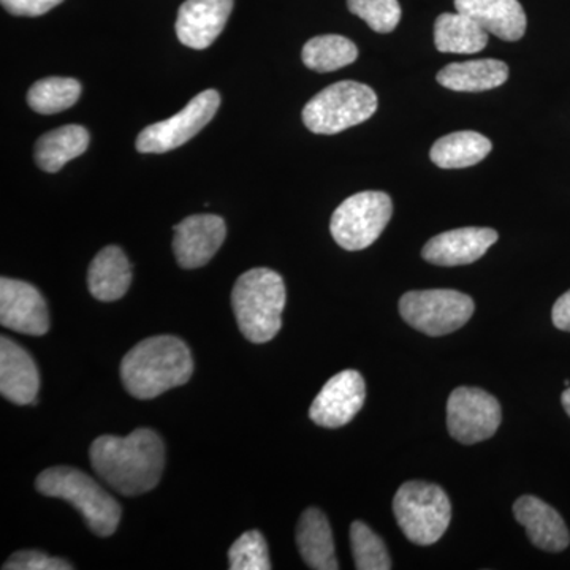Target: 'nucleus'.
Instances as JSON below:
<instances>
[{
    "label": "nucleus",
    "instance_id": "27",
    "mask_svg": "<svg viewBox=\"0 0 570 570\" xmlns=\"http://www.w3.org/2000/svg\"><path fill=\"white\" fill-rule=\"evenodd\" d=\"M351 546L355 568L358 570H390L392 560L384 540L363 521H354L351 527Z\"/></svg>",
    "mask_w": 570,
    "mask_h": 570
},
{
    "label": "nucleus",
    "instance_id": "21",
    "mask_svg": "<svg viewBox=\"0 0 570 570\" xmlns=\"http://www.w3.org/2000/svg\"><path fill=\"white\" fill-rule=\"evenodd\" d=\"M509 78L508 63L498 59L453 62L438 73V82L456 92H483L499 88Z\"/></svg>",
    "mask_w": 570,
    "mask_h": 570
},
{
    "label": "nucleus",
    "instance_id": "13",
    "mask_svg": "<svg viewBox=\"0 0 570 570\" xmlns=\"http://www.w3.org/2000/svg\"><path fill=\"white\" fill-rule=\"evenodd\" d=\"M176 261L184 269L202 268L225 242L227 227L216 214H195L174 227Z\"/></svg>",
    "mask_w": 570,
    "mask_h": 570
},
{
    "label": "nucleus",
    "instance_id": "29",
    "mask_svg": "<svg viewBox=\"0 0 570 570\" xmlns=\"http://www.w3.org/2000/svg\"><path fill=\"white\" fill-rule=\"evenodd\" d=\"M347 9L379 33L395 31L403 13L397 0H347Z\"/></svg>",
    "mask_w": 570,
    "mask_h": 570
},
{
    "label": "nucleus",
    "instance_id": "17",
    "mask_svg": "<svg viewBox=\"0 0 570 570\" xmlns=\"http://www.w3.org/2000/svg\"><path fill=\"white\" fill-rule=\"evenodd\" d=\"M513 515L524 527L528 538L540 550L562 551L568 549L570 534L560 513L535 497H521L513 504Z\"/></svg>",
    "mask_w": 570,
    "mask_h": 570
},
{
    "label": "nucleus",
    "instance_id": "10",
    "mask_svg": "<svg viewBox=\"0 0 570 570\" xmlns=\"http://www.w3.org/2000/svg\"><path fill=\"white\" fill-rule=\"evenodd\" d=\"M501 420V404L485 390L459 387L449 397V433L461 444H478L494 436Z\"/></svg>",
    "mask_w": 570,
    "mask_h": 570
},
{
    "label": "nucleus",
    "instance_id": "2",
    "mask_svg": "<svg viewBox=\"0 0 570 570\" xmlns=\"http://www.w3.org/2000/svg\"><path fill=\"white\" fill-rule=\"evenodd\" d=\"M194 374V358L179 337H148L130 348L121 362L124 387L137 400H153L168 390L187 384Z\"/></svg>",
    "mask_w": 570,
    "mask_h": 570
},
{
    "label": "nucleus",
    "instance_id": "18",
    "mask_svg": "<svg viewBox=\"0 0 570 570\" xmlns=\"http://www.w3.org/2000/svg\"><path fill=\"white\" fill-rule=\"evenodd\" d=\"M455 9L498 39L517 41L527 32V13L519 0H455Z\"/></svg>",
    "mask_w": 570,
    "mask_h": 570
},
{
    "label": "nucleus",
    "instance_id": "1",
    "mask_svg": "<svg viewBox=\"0 0 570 570\" xmlns=\"http://www.w3.org/2000/svg\"><path fill=\"white\" fill-rule=\"evenodd\" d=\"M89 456L94 471L124 497L148 493L163 479L164 441L149 428H138L126 438H97Z\"/></svg>",
    "mask_w": 570,
    "mask_h": 570
},
{
    "label": "nucleus",
    "instance_id": "16",
    "mask_svg": "<svg viewBox=\"0 0 570 570\" xmlns=\"http://www.w3.org/2000/svg\"><path fill=\"white\" fill-rule=\"evenodd\" d=\"M40 374L26 348L10 337H0V393L11 403L37 404Z\"/></svg>",
    "mask_w": 570,
    "mask_h": 570
},
{
    "label": "nucleus",
    "instance_id": "26",
    "mask_svg": "<svg viewBox=\"0 0 570 570\" xmlns=\"http://www.w3.org/2000/svg\"><path fill=\"white\" fill-rule=\"evenodd\" d=\"M81 96L80 81L75 78L50 77L29 89L28 104L40 115H56L69 110Z\"/></svg>",
    "mask_w": 570,
    "mask_h": 570
},
{
    "label": "nucleus",
    "instance_id": "19",
    "mask_svg": "<svg viewBox=\"0 0 570 570\" xmlns=\"http://www.w3.org/2000/svg\"><path fill=\"white\" fill-rule=\"evenodd\" d=\"M132 284V265L121 247L107 246L94 257L88 269V287L99 302L121 299Z\"/></svg>",
    "mask_w": 570,
    "mask_h": 570
},
{
    "label": "nucleus",
    "instance_id": "5",
    "mask_svg": "<svg viewBox=\"0 0 570 570\" xmlns=\"http://www.w3.org/2000/svg\"><path fill=\"white\" fill-rule=\"evenodd\" d=\"M376 111L377 96L370 86L340 81L306 104L303 122L313 134L335 135L367 121Z\"/></svg>",
    "mask_w": 570,
    "mask_h": 570
},
{
    "label": "nucleus",
    "instance_id": "15",
    "mask_svg": "<svg viewBox=\"0 0 570 570\" xmlns=\"http://www.w3.org/2000/svg\"><path fill=\"white\" fill-rule=\"evenodd\" d=\"M498 238V232L493 228H456L431 238L423 247L422 257L439 266L474 264L487 254Z\"/></svg>",
    "mask_w": 570,
    "mask_h": 570
},
{
    "label": "nucleus",
    "instance_id": "31",
    "mask_svg": "<svg viewBox=\"0 0 570 570\" xmlns=\"http://www.w3.org/2000/svg\"><path fill=\"white\" fill-rule=\"evenodd\" d=\"M62 2L63 0H0L3 9L10 14L29 18L41 17L55 7L61 6Z\"/></svg>",
    "mask_w": 570,
    "mask_h": 570
},
{
    "label": "nucleus",
    "instance_id": "24",
    "mask_svg": "<svg viewBox=\"0 0 570 570\" xmlns=\"http://www.w3.org/2000/svg\"><path fill=\"white\" fill-rule=\"evenodd\" d=\"M493 149V142L479 132L463 130L445 135L439 138L431 148V163L438 165L444 170H456V168H468L478 165L485 159Z\"/></svg>",
    "mask_w": 570,
    "mask_h": 570
},
{
    "label": "nucleus",
    "instance_id": "33",
    "mask_svg": "<svg viewBox=\"0 0 570 570\" xmlns=\"http://www.w3.org/2000/svg\"><path fill=\"white\" fill-rule=\"evenodd\" d=\"M562 406H564L570 417V387L562 393Z\"/></svg>",
    "mask_w": 570,
    "mask_h": 570
},
{
    "label": "nucleus",
    "instance_id": "6",
    "mask_svg": "<svg viewBox=\"0 0 570 570\" xmlns=\"http://www.w3.org/2000/svg\"><path fill=\"white\" fill-rule=\"evenodd\" d=\"M393 513L401 531L412 543L433 546L448 531L452 504L441 487L414 480L396 491Z\"/></svg>",
    "mask_w": 570,
    "mask_h": 570
},
{
    "label": "nucleus",
    "instance_id": "14",
    "mask_svg": "<svg viewBox=\"0 0 570 570\" xmlns=\"http://www.w3.org/2000/svg\"><path fill=\"white\" fill-rule=\"evenodd\" d=\"M234 0H186L176 18V36L184 47L206 50L223 33Z\"/></svg>",
    "mask_w": 570,
    "mask_h": 570
},
{
    "label": "nucleus",
    "instance_id": "23",
    "mask_svg": "<svg viewBox=\"0 0 570 570\" xmlns=\"http://www.w3.org/2000/svg\"><path fill=\"white\" fill-rule=\"evenodd\" d=\"M434 45L441 52L474 55L489 45V32L460 11L442 13L434 22Z\"/></svg>",
    "mask_w": 570,
    "mask_h": 570
},
{
    "label": "nucleus",
    "instance_id": "32",
    "mask_svg": "<svg viewBox=\"0 0 570 570\" xmlns=\"http://www.w3.org/2000/svg\"><path fill=\"white\" fill-rule=\"evenodd\" d=\"M551 318L557 328L570 332V291L560 296L551 311Z\"/></svg>",
    "mask_w": 570,
    "mask_h": 570
},
{
    "label": "nucleus",
    "instance_id": "12",
    "mask_svg": "<svg viewBox=\"0 0 570 570\" xmlns=\"http://www.w3.org/2000/svg\"><path fill=\"white\" fill-rule=\"evenodd\" d=\"M365 379L347 370L330 379L311 404L309 417L318 426L341 428L354 420L365 404Z\"/></svg>",
    "mask_w": 570,
    "mask_h": 570
},
{
    "label": "nucleus",
    "instance_id": "25",
    "mask_svg": "<svg viewBox=\"0 0 570 570\" xmlns=\"http://www.w3.org/2000/svg\"><path fill=\"white\" fill-rule=\"evenodd\" d=\"M358 58V48L354 41L336 33L314 37L306 41L302 51V61L307 69L326 73L351 66Z\"/></svg>",
    "mask_w": 570,
    "mask_h": 570
},
{
    "label": "nucleus",
    "instance_id": "9",
    "mask_svg": "<svg viewBox=\"0 0 570 570\" xmlns=\"http://www.w3.org/2000/svg\"><path fill=\"white\" fill-rule=\"evenodd\" d=\"M219 107V92L206 89L171 118L142 129L135 142L137 151L141 154L174 151L184 142L193 140L195 135L200 134V130L213 121Z\"/></svg>",
    "mask_w": 570,
    "mask_h": 570
},
{
    "label": "nucleus",
    "instance_id": "8",
    "mask_svg": "<svg viewBox=\"0 0 570 570\" xmlns=\"http://www.w3.org/2000/svg\"><path fill=\"white\" fill-rule=\"evenodd\" d=\"M474 299L450 288L407 292L401 296L400 314L412 328L428 336H444L468 324Z\"/></svg>",
    "mask_w": 570,
    "mask_h": 570
},
{
    "label": "nucleus",
    "instance_id": "20",
    "mask_svg": "<svg viewBox=\"0 0 570 570\" xmlns=\"http://www.w3.org/2000/svg\"><path fill=\"white\" fill-rule=\"evenodd\" d=\"M296 546L307 568L316 570L340 569L335 540L325 513L316 508L306 509L296 527Z\"/></svg>",
    "mask_w": 570,
    "mask_h": 570
},
{
    "label": "nucleus",
    "instance_id": "28",
    "mask_svg": "<svg viewBox=\"0 0 570 570\" xmlns=\"http://www.w3.org/2000/svg\"><path fill=\"white\" fill-rule=\"evenodd\" d=\"M228 562L232 570H269L268 546L261 531H247L228 551Z\"/></svg>",
    "mask_w": 570,
    "mask_h": 570
},
{
    "label": "nucleus",
    "instance_id": "3",
    "mask_svg": "<svg viewBox=\"0 0 570 570\" xmlns=\"http://www.w3.org/2000/svg\"><path fill=\"white\" fill-rule=\"evenodd\" d=\"M285 303L283 276L269 268L243 273L232 292L236 322L243 336L254 344L268 343L281 332Z\"/></svg>",
    "mask_w": 570,
    "mask_h": 570
},
{
    "label": "nucleus",
    "instance_id": "7",
    "mask_svg": "<svg viewBox=\"0 0 570 570\" xmlns=\"http://www.w3.org/2000/svg\"><path fill=\"white\" fill-rule=\"evenodd\" d=\"M393 204L389 194L366 190L348 197L333 213L330 232L346 250H362L376 243L392 219Z\"/></svg>",
    "mask_w": 570,
    "mask_h": 570
},
{
    "label": "nucleus",
    "instance_id": "30",
    "mask_svg": "<svg viewBox=\"0 0 570 570\" xmlns=\"http://www.w3.org/2000/svg\"><path fill=\"white\" fill-rule=\"evenodd\" d=\"M3 570H71L73 566L61 558L48 557L39 550H24L11 554Z\"/></svg>",
    "mask_w": 570,
    "mask_h": 570
},
{
    "label": "nucleus",
    "instance_id": "11",
    "mask_svg": "<svg viewBox=\"0 0 570 570\" xmlns=\"http://www.w3.org/2000/svg\"><path fill=\"white\" fill-rule=\"evenodd\" d=\"M0 324L29 336H43L50 330L47 302L39 288L11 277L0 279Z\"/></svg>",
    "mask_w": 570,
    "mask_h": 570
},
{
    "label": "nucleus",
    "instance_id": "4",
    "mask_svg": "<svg viewBox=\"0 0 570 570\" xmlns=\"http://www.w3.org/2000/svg\"><path fill=\"white\" fill-rule=\"evenodd\" d=\"M36 489L43 497L62 499L73 505L94 534L108 538L118 530L121 505L85 472L69 466L47 469L37 478Z\"/></svg>",
    "mask_w": 570,
    "mask_h": 570
},
{
    "label": "nucleus",
    "instance_id": "22",
    "mask_svg": "<svg viewBox=\"0 0 570 570\" xmlns=\"http://www.w3.org/2000/svg\"><path fill=\"white\" fill-rule=\"evenodd\" d=\"M89 141L91 138L85 127L70 124L41 135L36 142L33 156L41 170L56 174L63 165L86 153Z\"/></svg>",
    "mask_w": 570,
    "mask_h": 570
}]
</instances>
